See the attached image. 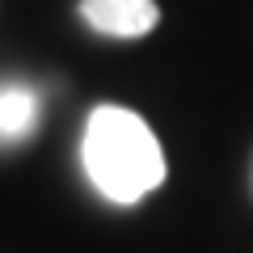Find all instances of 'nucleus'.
Here are the masks:
<instances>
[{
	"label": "nucleus",
	"instance_id": "f03ea898",
	"mask_svg": "<svg viewBox=\"0 0 253 253\" xmlns=\"http://www.w3.org/2000/svg\"><path fill=\"white\" fill-rule=\"evenodd\" d=\"M81 17L97 34L144 38L148 30H156L161 13H156V0H81Z\"/></svg>",
	"mask_w": 253,
	"mask_h": 253
},
{
	"label": "nucleus",
	"instance_id": "7ed1b4c3",
	"mask_svg": "<svg viewBox=\"0 0 253 253\" xmlns=\"http://www.w3.org/2000/svg\"><path fill=\"white\" fill-rule=\"evenodd\" d=\"M38 97L30 84H0V144H21L38 126Z\"/></svg>",
	"mask_w": 253,
	"mask_h": 253
},
{
	"label": "nucleus",
	"instance_id": "f257e3e1",
	"mask_svg": "<svg viewBox=\"0 0 253 253\" xmlns=\"http://www.w3.org/2000/svg\"><path fill=\"white\" fill-rule=\"evenodd\" d=\"M81 165L101 199L131 207L165 181V152L156 131L123 106H97L81 135Z\"/></svg>",
	"mask_w": 253,
	"mask_h": 253
}]
</instances>
